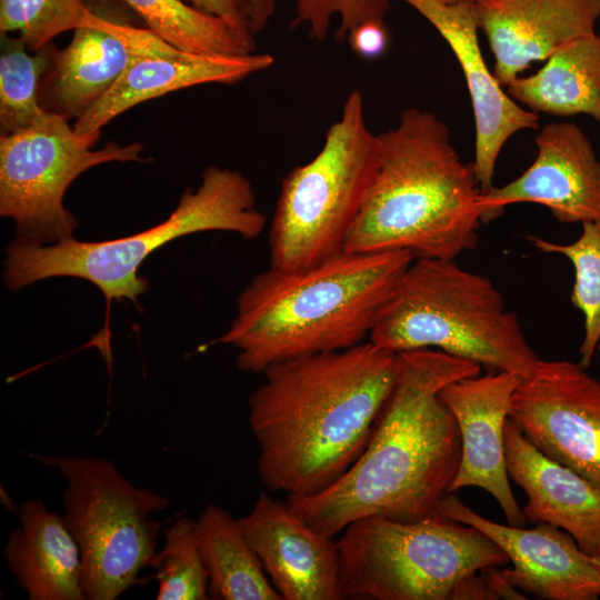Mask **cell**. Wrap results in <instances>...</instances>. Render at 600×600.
I'll list each match as a JSON object with an SVG mask.
<instances>
[{
    "mask_svg": "<svg viewBox=\"0 0 600 600\" xmlns=\"http://www.w3.org/2000/svg\"><path fill=\"white\" fill-rule=\"evenodd\" d=\"M507 92L536 113L588 114L600 122V34L562 46L537 72L513 79Z\"/></svg>",
    "mask_w": 600,
    "mask_h": 600,
    "instance_id": "7402d4cb",
    "label": "cell"
},
{
    "mask_svg": "<svg viewBox=\"0 0 600 600\" xmlns=\"http://www.w3.org/2000/svg\"><path fill=\"white\" fill-rule=\"evenodd\" d=\"M397 372L398 353L370 341L266 369L248 401L261 482L288 497L336 482L363 452Z\"/></svg>",
    "mask_w": 600,
    "mask_h": 600,
    "instance_id": "7a4b0ae2",
    "label": "cell"
},
{
    "mask_svg": "<svg viewBox=\"0 0 600 600\" xmlns=\"http://www.w3.org/2000/svg\"><path fill=\"white\" fill-rule=\"evenodd\" d=\"M369 341L394 353L440 350L522 377L539 359L491 280L453 259H413L379 310Z\"/></svg>",
    "mask_w": 600,
    "mask_h": 600,
    "instance_id": "8992f818",
    "label": "cell"
},
{
    "mask_svg": "<svg viewBox=\"0 0 600 600\" xmlns=\"http://www.w3.org/2000/svg\"><path fill=\"white\" fill-rule=\"evenodd\" d=\"M149 567L158 580V600H206L209 579L196 537V520L181 517L164 531V543Z\"/></svg>",
    "mask_w": 600,
    "mask_h": 600,
    "instance_id": "4316f807",
    "label": "cell"
},
{
    "mask_svg": "<svg viewBox=\"0 0 600 600\" xmlns=\"http://www.w3.org/2000/svg\"><path fill=\"white\" fill-rule=\"evenodd\" d=\"M56 50L50 42L31 52L19 36L0 33L1 136L39 126L50 117L39 104L38 90Z\"/></svg>",
    "mask_w": 600,
    "mask_h": 600,
    "instance_id": "d4e9b609",
    "label": "cell"
},
{
    "mask_svg": "<svg viewBox=\"0 0 600 600\" xmlns=\"http://www.w3.org/2000/svg\"><path fill=\"white\" fill-rule=\"evenodd\" d=\"M351 49L361 58H380L388 49L389 32L384 21H367L353 28L348 37Z\"/></svg>",
    "mask_w": 600,
    "mask_h": 600,
    "instance_id": "4dcf8cb0",
    "label": "cell"
},
{
    "mask_svg": "<svg viewBox=\"0 0 600 600\" xmlns=\"http://www.w3.org/2000/svg\"><path fill=\"white\" fill-rule=\"evenodd\" d=\"M504 454L509 478L528 497L522 509L527 520L563 529L584 552L594 556L600 549V490L542 453L509 417Z\"/></svg>",
    "mask_w": 600,
    "mask_h": 600,
    "instance_id": "ac0fdd59",
    "label": "cell"
},
{
    "mask_svg": "<svg viewBox=\"0 0 600 600\" xmlns=\"http://www.w3.org/2000/svg\"><path fill=\"white\" fill-rule=\"evenodd\" d=\"M139 58L143 57L103 28L91 10L88 26L73 30L66 48H57L39 83V104L48 113L68 121L77 120L92 109Z\"/></svg>",
    "mask_w": 600,
    "mask_h": 600,
    "instance_id": "ffe728a7",
    "label": "cell"
},
{
    "mask_svg": "<svg viewBox=\"0 0 600 600\" xmlns=\"http://www.w3.org/2000/svg\"><path fill=\"white\" fill-rule=\"evenodd\" d=\"M412 260L407 251H341L301 268L269 267L239 294L218 342L234 347L237 367L251 373L360 344Z\"/></svg>",
    "mask_w": 600,
    "mask_h": 600,
    "instance_id": "3957f363",
    "label": "cell"
},
{
    "mask_svg": "<svg viewBox=\"0 0 600 600\" xmlns=\"http://www.w3.org/2000/svg\"><path fill=\"white\" fill-rule=\"evenodd\" d=\"M273 64L272 54L258 52L241 56L181 52L172 57L139 58L72 128L77 134L99 132L117 116L144 101L200 84H234Z\"/></svg>",
    "mask_w": 600,
    "mask_h": 600,
    "instance_id": "d6986e66",
    "label": "cell"
},
{
    "mask_svg": "<svg viewBox=\"0 0 600 600\" xmlns=\"http://www.w3.org/2000/svg\"><path fill=\"white\" fill-rule=\"evenodd\" d=\"M538 153L517 179L481 193L482 222L520 202L547 207L560 222H600V160L573 122L546 124L536 138Z\"/></svg>",
    "mask_w": 600,
    "mask_h": 600,
    "instance_id": "7c38bea8",
    "label": "cell"
},
{
    "mask_svg": "<svg viewBox=\"0 0 600 600\" xmlns=\"http://www.w3.org/2000/svg\"><path fill=\"white\" fill-rule=\"evenodd\" d=\"M194 9L217 17L244 39L256 42L250 28L251 0H182Z\"/></svg>",
    "mask_w": 600,
    "mask_h": 600,
    "instance_id": "f546056e",
    "label": "cell"
},
{
    "mask_svg": "<svg viewBox=\"0 0 600 600\" xmlns=\"http://www.w3.org/2000/svg\"><path fill=\"white\" fill-rule=\"evenodd\" d=\"M426 18L458 60L472 102L476 144L473 168L481 193L493 187L496 163L511 136L539 127L538 113L523 109L491 73L478 40L476 1L401 0Z\"/></svg>",
    "mask_w": 600,
    "mask_h": 600,
    "instance_id": "5bb4252c",
    "label": "cell"
},
{
    "mask_svg": "<svg viewBox=\"0 0 600 600\" xmlns=\"http://www.w3.org/2000/svg\"><path fill=\"white\" fill-rule=\"evenodd\" d=\"M378 139L379 168L344 251L454 260L476 248L481 191L447 124L431 111L408 108Z\"/></svg>",
    "mask_w": 600,
    "mask_h": 600,
    "instance_id": "277c9868",
    "label": "cell"
},
{
    "mask_svg": "<svg viewBox=\"0 0 600 600\" xmlns=\"http://www.w3.org/2000/svg\"><path fill=\"white\" fill-rule=\"evenodd\" d=\"M529 241L542 252L564 256L573 267L570 298L583 314L584 330L579 363L588 368L600 350V222L582 223L581 236L571 243H557L540 237H529Z\"/></svg>",
    "mask_w": 600,
    "mask_h": 600,
    "instance_id": "484cf974",
    "label": "cell"
},
{
    "mask_svg": "<svg viewBox=\"0 0 600 600\" xmlns=\"http://www.w3.org/2000/svg\"><path fill=\"white\" fill-rule=\"evenodd\" d=\"M238 522L282 600L344 599L338 542L308 524L287 501L262 491Z\"/></svg>",
    "mask_w": 600,
    "mask_h": 600,
    "instance_id": "2e32d148",
    "label": "cell"
},
{
    "mask_svg": "<svg viewBox=\"0 0 600 600\" xmlns=\"http://www.w3.org/2000/svg\"><path fill=\"white\" fill-rule=\"evenodd\" d=\"M64 478L63 521L82 563L86 600H114L140 583V571L157 551L162 523L151 513L169 499L132 484L102 458L30 454Z\"/></svg>",
    "mask_w": 600,
    "mask_h": 600,
    "instance_id": "9c48e42d",
    "label": "cell"
},
{
    "mask_svg": "<svg viewBox=\"0 0 600 600\" xmlns=\"http://www.w3.org/2000/svg\"><path fill=\"white\" fill-rule=\"evenodd\" d=\"M266 222L250 180L237 170L209 166L200 186L186 189L164 221L136 234L93 242L72 237L53 243L18 237L6 249L3 280L17 291L49 278H80L97 286L109 301L136 302L148 290V280L138 273L140 266L166 243L214 230L256 239Z\"/></svg>",
    "mask_w": 600,
    "mask_h": 600,
    "instance_id": "5b68a950",
    "label": "cell"
},
{
    "mask_svg": "<svg viewBox=\"0 0 600 600\" xmlns=\"http://www.w3.org/2000/svg\"><path fill=\"white\" fill-rule=\"evenodd\" d=\"M380 163L363 94L353 89L319 152L281 182L269 230L270 267L294 269L344 251Z\"/></svg>",
    "mask_w": 600,
    "mask_h": 600,
    "instance_id": "ba28073f",
    "label": "cell"
},
{
    "mask_svg": "<svg viewBox=\"0 0 600 600\" xmlns=\"http://www.w3.org/2000/svg\"><path fill=\"white\" fill-rule=\"evenodd\" d=\"M437 513L480 530L499 546L513 566L502 574L518 590L547 600L600 598V564L563 529L548 522L533 529L497 523L453 492L441 500Z\"/></svg>",
    "mask_w": 600,
    "mask_h": 600,
    "instance_id": "4fadbf2b",
    "label": "cell"
},
{
    "mask_svg": "<svg viewBox=\"0 0 600 600\" xmlns=\"http://www.w3.org/2000/svg\"><path fill=\"white\" fill-rule=\"evenodd\" d=\"M521 379L514 372L490 371L453 381L439 393L461 436V459L451 493L466 487L489 492L508 523L516 527H523L527 518L509 483L504 427L511 397Z\"/></svg>",
    "mask_w": 600,
    "mask_h": 600,
    "instance_id": "9a60e30c",
    "label": "cell"
},
{
    "mask_svg": "<svg viewBox=\"0 0 600 600\" xmlns=\"http://www.w3.org/2000/svg\"><path fill=\"white\" fill-rule=\"evenodd\" d=\"M196 537L210 599L282 600L238 519L228 510L208 504L196 520Z\"/></svg>",
    "mask_w": 600,
    "mask_h": 600,
    "instance_id": "603a6c76",
    "label": "cell"
},
{
    "mask_svg": "<svg viewBox=\"0 0 600 600\" xmlns=\"http://www.w3.org/2000/svg\"><path fill=\"white\" fill-rule=\"evenodd\" d=\"M446 3H458V2H466V1H477V0H440Z\"/></svg>",
    "mask_w": 600,
    "mask_h": 600,
    "instance_id": "d6a6232c",
    "label": "cell"
},
{
    "mask_svg": "<svg viewBox=\"0 0 600 600\" xmlns=\"http://www.w3.org/2000/svg\"><path fill=\"white\" fill-rule=\"evenodd\" d=\"M276 10V0H251L250 28L256 36L261 32Z\"/></svg>",
    "mask_w": 600,
    "mask_h": 600,
    "instance_id": "1f68e13d",
    "label": "cell"
},
{
    "mask_svg": "<svg viewBox=\"0 0 600 600\" xmlns=\"http://www.w3.org/2000/svg\"><path fill=\"white\" fill-rule=\"evenodd\" d=\"M594 560L597 561L598 564H600V549L598 550V552L593 556Z\"/></svg>",
    "mask_w": 600,
    "mask_h": 600,
    "instance_id": "836d02e7",
    "label": "cell"
},
{
    "mask_svg": "<svg viewBox=\"0 0 600 600\" xmlns=\"http://www.w3.org/2000/svg\"><path fill=\"white\" fill-rule=\"evenodd\" d=\"M19 526L2 550L9 571L30 600H86L79 547L62 516L40 499L18 507Z\"/></svg>",
    "mask_w": 600,
    "mask_h": 600,
    "instance_id": "44dd1931",
    "label": "cell"
},
{
    "mask_svg": "<svg viewBox=\"0 0 600 600\" xmlns=\"http://www.w3.org/2000/svg\"><path fill=\"white\" fill-rule=\"evenodd\" d=\"M100 136L77 134L52 113L39 126L0 136V214L14 222L19 238L37 243L72 238L77 219L63 204L70 184L103 163L148 161L138 142L93 149Z\"/></svg>",
    "mask_w": 600,
    "mask_h": 600,
    "instance_id": "30bf717a",
    "label": "cell"
},
{
    "mask_svg": "<svg viewBox=\"0 0 600 600\" xmlns=\"http://www.w3.org/2000/svg\"><path fill=\"white\" fill-rule=\"evenodd\" d=\"M152 32L191 53L241 56L256 52V42L223 20L206 14L182 0H120Z\"/></svg>",
    "mask_w": 600,
    "mask_h": 600,
    "instance_id": "cb8c5ba5",
    "label": "cell"
},
{
    "mask_svg": "<svg viewBox=\"0 0 600 600\" xmlns=\"http://www.w3.org/2000/svg\"><path fill=\"white\" fill-rule=\"evenodd\" d=\"M479 29L502 87L562 46L596 32L600 0H477Z\"/></svg>",
    "mask_w": 600,
    "mask_h": 600,
    "instance_id": "e0dca14e",
    "label": "cell"
},
{
    "mask_svg": "<svg viewBox=\"0 0 600 600\" xmlns=\"http://www.w3.org/2000/svg\"><path fill=\"white\" fill-rule=\"evenodd\" d=\"M84 0H0V33H17L36 52L62 32L88 26Z\"/></svg>",
    "mask_w": 600,
    "mask_h": 600,
    "instance_id": "83f0119b",
    "label": "cell"
},
{
    "mask_svg": "<svg viewBox=\"0 0 600 600\" xmlns=\"http://www.w3.org/2000/svg\"><path fill=\"white\" fill-rule=\"evenodd\" d=\"M481 368L434 349L398 352L394 383L363 452L324 490L288 497L291 509L333 538L367 517L413 521L436 514L461 459L459 427L439 393Z\"/></svg>",
    "mask_w": 600,
    "mask_h": 600,
    "instance_id": "6da1fadb",
    "label": "cell"
},
{
    "mask_svg": "<svg viewBox=\"0 0 600 600\" xmlns=\"http://www.w3.org/2000/svg\"><path fill=\"white\" fill-rule=\"evenodd\" d=\"M389 9V0H297L293 24L307 26L313 39L323 40L337 17V38L342 41L362 22L384 21Z\"/></svg>",
    "mask_w": 600,
    "mask_h": 600,
    "instance_id": "f1b7e54d",
    "label": "cell"
},
{
    "mask_svg": "<svg viewBox=\"0 0 600 600\" xmlns=\"http://www.w3.org/2000/svg\"><path fill=\"white\" fill-rule=\"evenodd\" d=\"M337 542L344 599L448 600L468 577L509 561L480 530L439 513L413 521L367 517Z\"/></svg>",
    "mask_w": 600,
    "mask_h": 600,
    "instance_id": "52a82bcc",
    "label": "cell"
},
{
    "mask_svg": "<svg viewBox=\"0 0 600 600\" xmlns=\"http://www.w3.org/2000/svg\"><path fill=\"white\" fill-rule=\"evenodd\" d=\"M509 418L542 453L600 490V380L586 367L538 359L511 397Z\"/></svg>",
    "mask_w": 600,
    "mask_h": 600,
    "instance_id": "8fae6325",
    "label": "cell"
}]
</instances>
